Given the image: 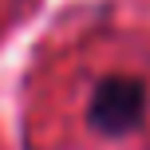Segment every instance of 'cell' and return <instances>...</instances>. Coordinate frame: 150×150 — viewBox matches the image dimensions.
<instances>
[{
  "mask_svg": "<svg viewBox=\"0 0 150 150\" xmlns=\"http://www.w3.org/2000/svg\"><path fill=\"white\" fill-rule=\"evenodd\" d=\"M146 107H150V95H146L142 79H134V75H107L91 91L87 119H91L95 130L119 138V134H130V130L142 127Z\"/></svg>",
  "mask_w": 150,
  "mask_h": 150,
  "instance_id": "obj_1",
  "label": "cell"
}]
</instances>
